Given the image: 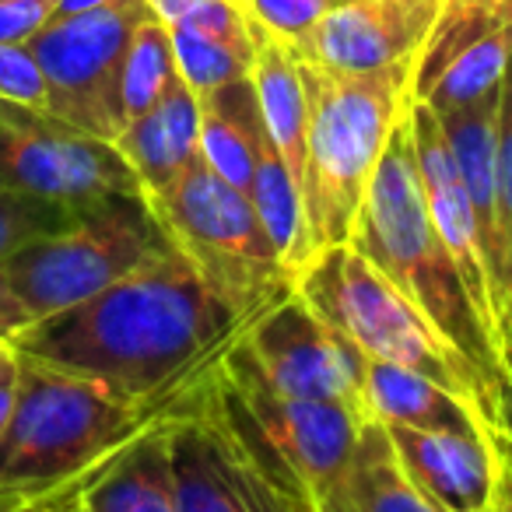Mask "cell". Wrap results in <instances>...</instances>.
<instances>
[{"mask_svg": "<svg viewBox=\"0 0 512 512\" xmlns=\"http://www.w3.org/2000/svg\"><path fill=\"white\" fill-rule=\"evenodd\" d=\"M411 4H418L421 11H428V15H435V18H439V11H442V0H411Z\"/></svg>", "mask_w": 512, "mask_h": 512, "instance_id": "cell-38", "label": "cell"}, {"mask_svg": "<svg viewBox=\"0 0 512 512\" xmlns=\"http://www.w3.org/2000/svg\"><path fill=\"white\" fill-rule=\"evenodd\" d=\"M502 432L512 439V397H509V404H505V421H502Z\"/></svg>", "mask_w": 512, "mask_h": 512, "instance_id": "cell-39", "label": "cell"}, {"mask_svg": "<svg viewBox=\"0 0 512 512\" xmlns=\"http://www.w3.org/2000/svg\"><path fill=\"white\" fill-rule=\"evenodd\" d=\"M221 372L232 383V390L242 397L260 428L278 442V449L299 467V474L309 481V488L320 491L330 484V477L344 467L358 442V432L369 418L355 407L327 404V400H306L281 393L264 369L256 365L253 351L246 344V334L232 344V351L221 362Z\"/></svg>", "mask_w": 512, "mask_h": 512, "instance_id": "cell-12", "label": "cell"}, {"mask_svg": "<svg viewBox=\"0 0 512 512\" xmlns=\"http://www.w3.org/2000/svg\"><path fill=\"white\" fill-rule=\"evenodd\" d=\"M509 60H512V25H505V29L491 32V36L477 39L463 53H456L442 67L439 78L428 85L421 102H428L439 116L463 106H474V102L502 92Z\"/></svg>", "mask_w": 512, "mask_h": 512, "instance_id": "cell-22", "label": "cell"}, {"mask_svg": "<svg viewBox=\"0 0 512 512\" xmlns=\"http://www.w3.org/2000/svg\"><path fill=\"white\" fill-rule=\"evenodd\" d=\"M435 15L411 0H337L313 43L295 53L334 74H372L418 60L432 36Z\"/></svg>", "mask_w": 512, "mask_h": 512, "instance_id": "cell-14", "label": "cell"}, {"mask_svg": "<svg viewBox=\"0 0 512 512\" xmlns=\"http://www.w3.org/2000/svg\"><path fill=\"white\" fill-rule=\"evenodd\" d=\"M256 365L281 393L344 404L365 414L369 355L334 330L299 292L281 299L246 330ZM369 418V414H365Z\"/></svg>", "mask_w": 512, "mask_h": 512, "instance_id": "cell-11", "label": "cell"}, {"mask_svg": "<svg viewBox=\"0 0 512 512\" xmlns=\"http://www.w3.org/2000/svg\"><path fill=\"white\" fill-rule=\"evenodd\" d=\"M498 446V484H495V502H491V512H512V439L505 432L495 435Z\"/></svg>", "mask_w": 512, "mask_h": 512, "instance_id": "cell-33", "label": "cell"}, {"mask_svg": "<svg viewBox=\"0 0 512 512\" xmlns=\"http://www.w3.org/2000/svg\"><path fill=\"white\" fill-rule=\"evenodd\" d=\"M176 249L144 193L92 200L60 232L25 246L4 264L11 288L36 320L78 306L155 256Z\"/></svg>", "mask_w": 512, "mask_h": 512, "instance_id": "cell-7", "label": "cell"}, {"mask_svg": "<svg viewBox=\"0 0 512 512\" xmlns=\"http://www.w3.org/2000/svg\"><path fill=\"white\" fill-rule=\"evenodd\" d=\"M400 463L425 495L446 512H491L498 484L495 435L418 432L386 425Z\"/></svg>", "mask_w": 512, "mask_h": 512, "instance_id": "cell-15", "label": "cell"}, {"mask_svg": "<svg viewBox=\"0 0 512 512\" xmlns=\"http://www.w3.org/2000/svg\"><path fill=\"white\" fill-rule=\"evenodd\" d=\"M211 376L169 421L179 512H306L228 432L211 404Z\"/></svg>", "mask_w": 512, "mask_h": 512, "instance_id": "cell-10", "label": "cell"}, {"mask_svg": "<svg viewBox=\"0 0 512 512\" xmlns=\"http://www.w3.org/2000/svg\"><path fill=\"white\" fill-rule=\"evenodd\" d=\"M351 246L421 309V316L439 330L442 341L481 379L498 418L505 421L512 376L505 369L502 344H498L488 316L470 299L453 256L432 221L407 116L397 123L383 158H379L365 204L358 211Z\"/></svg>", "mask_w": 512, "mask_h": 512, "instance_id": "cell-2", "label": "cell"}, {"mask_svg": "<svg viewBox=\"0 0 512 512\" xmlns=\"http://www.w3.org/2000/svg\"><path fill=\"white\" fill-rule=\"evenodd\" d=\"M155 15L172 29H190L200 36H211L218 43L253 50L249 18L235 0H148Z\"/></svg>", "mask_w": 512, "mask_h": 512, "instance_id": "cell-27", "label": "cell"}, {"mask_svg": "<svg viewBox=\"0 0 512 512\" xmlns=\"http://www.w3.org/2000/svg\"><path fill=\"white\" fill-rule=\"evenodd\" d=\"M498 95L474 102V106L453 109V113H432L439 116L446 141L453 148L456 169L467 186L470 207L477 218V239H481L484 271L491 285V320L502 344L505 369L512 376V214L505 204L502 179H498V148H495V127H498Z\"/></svg>", "mask_w": 512, "mask_h": 512, "instance_id": "cell-13", "label": "cell"}, {"mask_svg": "<svg viewBox=\"0 0 512 512\" xmlns=\"http://www.w3.org/2000/svg\"><path fill=\"white\" fill-rule=\"evenodd\" d=\"M495 148H498V179H502L505 204L512 214V60L498 95V127H495Z\"/></svg>", "mask_w": 512, "mask_h": 512, "instance_id": "cell-31", "label": "cell"}, {"mask_svg": "<svg viewBox=\"0 0 512 512\" xmlns=\"http://www.w3.org/2000/svg\"><path fill=\"white\" fill-rule=\"evenodd\" d=\"M0 99L50 113V81L29 43H0Z\"/></svg>", "mask_w": 512, "mask_h": 512, "instance_id": "cell-29", "label": "cell"}, {"mask_svg": "<svg viewBox=\"0 0 512 512\" xmlns=\"http://www.w3.org/2000/svg\"><path fill=\"white\" fill-rule=\"evenodd\" d=\"M18 369H22V355L15 344H0V386L18 383Z\"/></svg>", "mask_w": 512, "mask_h": 512, "instance_id": "cell-35", "label": "cell"}, {"mask_svg": "<svg viewBox=\"0 0 512 512\" xmlns=\"http://www.w3.org/2000/svg\"><path fill=\"white\" fill-rule=\"evenodd\" d=\"M85 488L74 491H60V495L50 498H29V495H11V491H0V512H53L64 502H78V495Z\"/></svg>", "mask_w": 512, "mask_h": 512, "instance_id": "cell-34", "label": "cell"}, {"mask_svg": "<svg viewBox=\"0 0 512 512\" xmlns=\"http://www.w3.org/2000/svg\"><path fill=\"white\" fill-rule=\"evenodd\" d=\"M249 36H253V81L256 102H260V116L278 144L281 158L292 169L295 183L302 179L306 169V130H309V95L306 81H302L299 57L288 50L281 39L264 32L256 22H249Z\"/></svg>", "mask_w": 512, "mask_h": 512, "instance_id": "cell-20", "label": "cell"}, {"mask_svg": "<svg viewBox=\"0 0 512 512\" xmlns=\"http://www.w3.org/2000/svg\"><path fill=\"white\" fill-rule=\"evenodd\" d=\"M193 390L162 400H130L88 376L22 355L15 411L0 435V491L50 498L85 488L120 449L183 411Z\"/></svg>", "mask_w": 512, "mask_h": 512, "instance_id": "cell-3", "label": "cell"}, {"mask_svg": "<svg viewBox=\"0 0 512 512\" xmlns=\"http://www.w3.org/2000/svg\"><path fill=\"white\" fill-rule=\"evenodd\" d=\"M176 74L179 71L169 25L155 15L134 32V43H130L127 67H123V120L130 123L148 113Z\"/></svg>", "mask_w": 512, "mask_h": 512, "instance_id": "cell-24", "label": "cell"}, {"mask_svg": "<svg viewBox=\"0 0 512 512\" xmlns=\"http://www.w3.org/2000/svg\"><path fill=\"white\" fill-rule=\"evenodd\" d=\"M235 4H239V0H235ZM239 8H242V4H239Z\"/></svg>", "mask_w": 512, "mask_h": 512, "instance_id": "cell-41", "label": "cell"}, {"mask_svg": "<svg viewBox=\"0 0 512 512\" xmlns=\"http://www.w3.org/2000/svg\"><path fill=\"white\" fill-rule=\"evenodd\" d=\"M249 22H256L264 32L302 53L313 43L323 18L334 11L337 0H239Z\"/></svg>", "mask_w": 512, "mask_h": 512, "instance_id": "cell-28", "label": "cell"}, {"mask_svg": "<svg viewBox=\"0 0 512 512\" xmlns=\"http://www.w3.org/2000/svg\"><path fill=\"white\" fill-rule=\"evenodd\" d=\"M200 99V158L235 190L249 193L264 141V116L253 81H235Z\"/></svg>", "mask_w": 512, "mask_h": 512, "instance_id": "cell-21", "label": "cell"}, {"mask_svg": "<svg viewBox=\"0 0 512 512\" xmlns=\"http://www.w3.org/2000/svg\"><path fill=\"white\" fill-rule=\"evenodd\" d=\"M57 18V0H0V43H32Z\"/></svg>", "mask_w": 512, "mask_h": 512, "instance_id": "cell-30", "label": "cell"}, {"mask_svg": "<svg viewBox=\"0 0 512 512\" xmlns=\"http://www.w3.org/2000/svg\"><path fill=\"white\" fill-rule=\"evenodd\" d=\"M316 505L320 512H446L411 481L386 425L372 418L362 425L351 456L330 477Z\"/></svg>", "mask_w": 512, "mask_h": 512, "instance_id": "cell-17", "label": "cell"}, {"mask_svg": "<svg viewBox=\"0 0 512 512\" xmlns=\"http://www.w3.org/2000/svg\"><path fill=\"white\" fill-rule=\"evenodd\" d=\"M15 386L18 383L0 386V435H4V428H8V421H11V411H15Z\"/></svg>", "mask_w": 512, "mask_h": 512, "instance_id": "cell-37", "label": "cell"}, {"mask_svg": "<svg viewBox=\"0 0 512 512\" xmlns=\"http://www.w3.org/2000/svg\"><path fill=\"white\" fill-rule=\"evenodd\" d=\"M0 190L71 207L113 193H144L113 141L8 99H0Z\"/></svg>", "mask_w": 512, "mask_h": 512, "instance_id": "cell-9", "label": "cell"}, {"mask_svg": "<svg viewBox=\"0 0 512 512\" xmlns=\"http://www.w3.org/2000/svg\"><path fill=\"white\" fill-rule=\"evenodd\" d=\"M81 207L57 204V200L29 197L18 190H0V267L25 246L67 228Z\"/></svg>", "mask_w": 512, "mask_h": 512, "instance_id": "cell-26", "label": "cell"}, {"mask_svg": "<svg viewBox=\"0 0 512 512\" xmlns=\"http://www.w3.org/2000/svg\"><path fill=\"white\" fill-rule=\"evenodd\" d=\"M53 512H81V509H78V502H64V505H57Z\"/></svg>", "mask_w": 512, "mask_h": 512, "instance_id": "cell-40", "label": "cell"}, {"mask_svg": "<svg viewBox=\"0 0 512 512\" xmlns=\"http://www.w3.org/2000/svg\"><path fill=\"white\" fill-rule=\"evenodd\" d=\"M151 204L172 242L235 313L264 316L295 292L292 271L253 197L225 183L204 158Z\"/></svg>", "mask_w": 512, "mask_h": 512, "instance_id": "cell-6", "label": "cell"}, {"mask_svg": "<svg viewBox=\"0 0 512 512\" xmlns=\"http://www.w3.org/2000/svg\"><path fill=\"white\" fill-rule=\"evenodd\" d=\"M179 414V411H176ZM172 418L134 439L113 456L85 491L81 512H179L176 460H172Z\"/></svg>", "mask_w": 512, "mask_h": 512, "instance_id": "cell-18", "label": "cell"}, {"mask_svg": "<svg viewBox=\"0 0 512 512\" xmlns=\"http://www.w3.org/2000/svg\"><path fill=\"white\" fill-rule=\"evenodd\" d=\"M172 50H176V71L193 95H211L221 88L246 81L253 71V50H239V46L218 43L211 36H200L190 29H172Z\"/></svg>", "mask_w": 512, "mask_h": 512, "instance_id": "cell-25", "label": "cell"}, {"mask_svg": "<svg viewBox=\"0 0 512 512\" xmlns=\"http://www.w3.org/2000/svg\"><path fill=\"white\" fill-rule=\"evenodd\" d=\"M299 67L309 95V130L299 179L302 239L295 274L316 253L351 242L379 158L414 102L418 60L372 74H334L306 60Z\"/></svg>", "mask_w": 512, "mask_h": 512, "instance_id": "cell-4", "label": "cell"}, {"mask_svg": "<svg viewBox=\"0 0 512 512\" xmlns=\"http://www.w3.org/2000/svg\"><path fill=\"white\" fill-rule=\"evenodd\" d=\"M365 414L379 425H404L418 432L495 435L460 393L376 358H369L365 369Z\"/></svg>", "mask_w": 512, "mask_h": 512, "instance_id": "cell-19", "label": "cell"}, {"mask_svg": "<svg viewBox=\"0 0 512 512\" xmlns=\"http://www.w3.org/2000/svg\"><path fill=\"white\" fill-rule=\"evenodd\" d=\"M113 144L137 172L144 197H165L200 158V99L176 74L162 99L130 120Z\"/></svg>", "mask_w": 512, "mask_h": 512, "instance_id": "cell-16", "label": "cell"}, {"mask_svg": "<svg viewBox=\"0 0 512 512\" xmlns=\"http://www.w3.org/2000/svg\"><path fill=\"white\" fill-rule=\"evenodd\" d=\"M253 320L235 313L176 246L106 292L36 320L15 348L130 400H162L193 390Z\"/></svg>", "mask_w": 512, "mask_h": 512, "instance_id": "cell-1", "label": "cell"}, {"mask_svg": "<svg viewBox=\"0 0 512 512\" xmlns=\"http://www.w3.org/2000/svg\"><path fill=\"white\" fill-rule=\"evenodd\" d=\"M155 8L148 0H113L71 18H53L32 53L50 81V113L102 141H116L123 120V67L134 32Z\"/></svg>", "mask_w": 512, "mask_h": 512, "instance_id": "cell-8", "label": "cell"}, {"mask_svg": "<svg viewBox=\"0 0 512 512\" xmlns=\"http://www.w3.org/2000/svg\"><path fill=\"white\" fill-rule=\"evenodd\" d=\"M295 292L330 327L341 330L362 355L411 369L460 393L491 432H502V418L470 365L442 341V334L421 316V309L351 242L316 253L295 274Z\"/></svg>", "mask_w": 512, "mask_h": 512, "instance_id": "cell-5", "label": "cell"}, {"mask_svg": "<svg viewBox=\"0 0 512 512\" xmlns=\"http://www.w3.org/2000/svg\"><path fill=\"white\" fill-rule=\"evenodd\" d=\"M32 323H36V316H32L29 306L15 295L8 274L0 267V344H15Z\"/></svg>", "mask_w": 512, "mask_h": 512, "instance_id": "cell-32", "label": "cell"}, {"mask_svg": "<svg viewBox=\"0 0 512 512\" xmlns=\"http://www.w3.org/2000/svg\"><path fill=\"white\" fill-rule=\"evenodd\" d=\"M505 25H512V0H442L432 36H428L418 67H414V99L428 92V85L439 78L442 67L456 53H463L477 39L491 36Z\"/></svg>", "mask_w": 512, "mask_h": 512, "instance_id": "cell-23", "label": "cell"}, {"mask_svg": "<svg viewBox=\"0 0 512 512\" xmlns=\"http://www.w3.org/2000/svg\"><path fill=\"white\" fill-rule=\"evenodd\" d=\"M102 4H113V0H57V18H71V15H81V11L102 8Z\"/></svg>", "mask_w": 512, "mask_h": 512, "instance_id": "cell-36", "label": "cell"}]
</instances>
